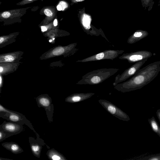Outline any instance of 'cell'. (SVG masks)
I'll use <instances>...</instances> for the list:
<instances>
[{
    "label": "cell",
    "mask_w": 160,
    "mask_h": 160,
    "mask_svg": "<svg viewBox=\"0 0 160 160\" xmlns=\"http://www.w3.org/2000/svg\"><path fill=\"white\" fill-rule=\"evenodd\" d=\"M72 99L73 101L77 102L80 100L81 98L79 96H75L72 98Z\"/></svg>",
    "instance_id": "obj_23"
},
{
    "label": "cell",
    "mask_w": 160,
    "mask_h": 160,
    "mask_svg": "<svg viewBox=\"0 0 160 160\" xmlns=\"http://www.w3.org/2000/svg\"><path fill=\"white\" fill-rule=\"evenodd\" d=\"M1 118L22 125L25 123V118L24 116L20 112L13 111L7 112Z\"/></svg>",
    "instance_id": "obj_9"
},
{
    "label": "cell",
    "mask_w": 160,
    "mask_h": 160,
    "mask_svg": "<svg viewBox=\"0 0 160 160\" xmlns=\"http://www.w3.org/2000/svg\"><path fill=\"white\" fill-rule=\"evenodd\" d=\"M38 0H22L21 1L16 3L18 6H23Z\"/></svg>",
    "instance_id": "obj_19"
},
{
    "label": "cell",
    "mask_w": 160,
    "mask_h": 160,
    "mask_svg": "<svg viewBox=\"0 0 160 160\" xmlns=\"http://www.w3.org/2000/svg\"><path fill=\"white\" fill-rule=\"evenodd\" d=\"M141 159L143 160H160V153H158L157 154L147 156Z\"/></svg>",
    "instance_id": "obj_17"
},
{
    "label": "cell",
    "mask_w": 160,
    "mask_h": 160,
    "mask_svg": "<svg viewBox=\"0 0 160 160\" xmlns=\"http://www.w3.org/2000/svg\"><path fill=\"white\" fill-rule=\"evenodd\" d=\"M0 160H13L12 159H10L6 158H4L0 157Z\"/></svg>",
    "instance_id": "obj_29"
},
{
    "label": "cell",
    "mask_w": 160,
    "mask_h": 160,
    "mask_svg": "<svg viewBox=\"0 0 160 160\" xmlns=\"http://www.w3.org/2000/svg\"><path fill=\"white\" fill-rule=\"evenodd\" d=\"M64 48L61 47L56 48L52 51V54L55 56L59 55L62 54L64 52Z\"/></svg>",
    "instance_id": "obj_18"
},
{
    "label": "cell",
    "mask_w": 160,
    "mask_h": 160,
    "mask_svg": "<svg viewBox=\"0 0 160 160\" xmlns=\"http://www.w3.org/2000/svg\"><path fill=\"white\" fill-rule=\"evenodd\" d=\"M58 24V20L56 18H55L53 21V24L54 26H56Z\"/></svg>",
    "instance_id": "obj_27"
},
{
    "label": "cell",
    "mask_w": 160,
    "mask_h": 160,
    "mask_svg": "<svg viewBox=\"0 0 160 160\" xmlns=\"http://www.w3.org/2000/svg\"><path fill=\"white\" fill-rule=\"evenodd\" d=\"M1 3H2V2L0 1V6L1 5Z\"/></svg>",
    "instance_id": "obj_30"
},
{
    "label": "cell",
    "mask_w": 160,
    "mask_h": 160,
    "mask_svg": "<svg viewBox=\"0 0 160 160\" xmlns=\"http://www.w3.org/2000/svg\"><path fill=\"white\" fill-rule=\"evenodd\" d=\"M124 52V51L122 50H106L97 54L95 55L93 59L95 60H100L103 59L113 60Z\"/></svg>",
    "instance_id": "obj_10"
},
{
    "label": "cell",
    "mask_w": 160,
    "mask_h": 160,
    "mask_svg": "<svg viewBox=\"0 0 160 160\" xmlns=\"http://www.w3.org/2000/svg\"></svg>",
    "instance_id": "obj_32"
},
{
    "label": "cell",
    "mask_w": 160,
    "mask_h": 160,
    "mask_svg": "<svg viewBox=\"0 0 160 160\" xmlns=\"http://www.w3.org/2000/svg\"><path fill=\"white\" fill-rule=\"evenodd\" d=\"M160 62L151 63L139 69L127 81L118 83L114 88L124 93L140 89L152 81L158 75L160 70Z\"/></svg>",
    "instance_id": "obj_1"
},
{
    "label": "cell",
    "mask_w": 160,
    "mask_h": 160,
    "mask_svg": "<svg viewBox=\"0 0 160 160\" xmlns=\"http://www.w3.org/2000/svg\"><path fill=\"white\" fill-rule=\"evenodd\" d=\"M148 35V33L146 31L136 32L132 36L130 37L128 40V42L130 43H134L146 37Z\"/></svg>",
    "instance_id": "obj_14"
},
{
    "label": "cell",
    "mask_w": 160,
    "mask_h": 160,
    "mask_svg": "<svg viewBox=\"0 0 160 160\" xmlns=\"http://www.w3.org/2000/svg\"><path fill=\"white\" fill-rule=\"evenodd\" d=\"M156 115L159 121L160 122V109L157 110L156 112Z\"/></svg>",
    "instance_id": "obj_24"
},
{
    "label": "cell",
    "mask_w": 160,
    "mask_h": 160,
    "mask_svg": "<svg viewBox=\"0 0 160 160\" xmlns=\"http://www.w3.org/2000/svg\"><path fill=\"white\" fill-rule=\"evenodd\" d=\"M19 33L17 32L0 36V48L15 42Z\"/></svg>",
    "instance_id": "obj_11"
},
{
    "label": "cell",
    "mask_w": 160,
    "mask_h": 160,
    "mask_svg": "<svg viewBox=\"0 0 160 160\" xmlns=\"http://www.w3.org/2000/svg\"><path fill=\"white\" fill-rule=\"evenodd\" d=\"M49 42H52V40H49Z\"/></svg>",
    "instance_id": "obj_31"
},
{
    "label": "cell",
    "mask_w": 160,
    "mask_h": 160,
    "mask_svg": "<svg viewBox=\"0 0 160 160\" xmlns=\"http://www.w3.org/2000/svg\"><path fill=\"white\" fill-rule=\"evenodd\" d=\"M152 55L150 52L139 51L124 54L120 57L119 58L121 59L126 60L129 63H133L146 58H148Z\"/></svg>",
    "instance_id": "obj_6"
},
{
    "label": "cell",
    "mask_w": 160,
    "mask_h": 160,
    "mask_svg": "<svg viewBox=\"0 0 160 160\" xmlns=\"http://www.w3.org/2000/svg\"><path fill=\"white\" fill-rule=\"evenodd\" d=\"M41 29L42 32H45L47 30V29L46 28V26H43L41 27Z\"/></svg>",
    "instance_id": "obj_28"
},
{
    "label": "cell",
    "mask_w": 160,
    "mask_h": 160,
    "mask_svg": "<svg viewBox=\"0 0 160 160\" xmlns=\"http://www.w3.org/2000/svg\"><path fill=\"white\" fill-rule=\"evenodd\" d=\"M1 145L4 148L14 154H19L23 151L19 145L15 142H6L2 143Z\"/></svg>",
    "instance_id": "obj_13"
},
{
    "label": "cell",
    "mask_w": 160,
    "mask_h": 160,
    "mask_svg": "<svg viewBox=\"0 0 160 160\" xmlns=\"http://www.w3.org/2000/svg\"><path fill=\"white\" fill-rule=\"evenodd\" d=\"M52 158L54 160H59L60 159V158L56 155H54L52 157Z\"/></svg>",
    "instance_id": "obj_25"
},
{
    "label": "cell",
    "mask_w": 160,
    "mask_h": 160,
    "mask_svg": "<svg viewBox=\"0 0 160 160\" xmlns=\"http://www.w3.org/2000/svg\"><path fill=\"white\" fill-rule=\"evenodd\" d=\"M31 148L32 151L35 153V152L38 151L39 149V147L38 145H32Z\"/></svg>",
    "instance_id": "obj_22"
},
{
    "label": "cell",
    "mask_w": 160,
    "mask_h": 160,
    "mask_svg": "<svg viewBox=\"0 0 160 160\" xmlns=\"http://www.w3.org/2000/svg\"><path fill=\"white\" fill-rule=\"evenodd\" d=\"M146 58L138 61L131 66L126 69L121 74L117 75L115 78V80L113 83L114 86L119 83L126 80L133 75L138 71L144 63L147 60Z\"/></svg>",
    "instance_id": "obj_4"
},
{
    "label": "cell",
    "mask_w": 160,
    "mask_h": 160,
    "mask_svg": "<svg viewBox=\"0 0 160 160\" xmlns=\"http://www.w3.org/2000/svg\"><path fill=\"white\" fill-rule=\"evenodd\" d=\"M30 7L6 10L0 12V22H3V25H10L15 23H20L21 18Z\"/></svg>",
    "instance_id": "obj_2"
},
{
    "label": "cell",
    "mask_w": 160,
    "mask_h": 160,
    "mask_svg": "<svg viewBox=\"0 0 160 160\" xmlns=\"http://www.w3.org/2000/svg\"><path fill=\"white\" fill-rule=\"evenodd\" d=\"M98 102L101 106L112 115L123 121L128 122L130 121L129 116L111 102L103 99L99 100Z\"/></svg>",
    "instance_id": "obj_3"
},
{
    "label": "cell",
    "mask_w": 160,
    "mask_h": 160,
    "mask_svg": "<svg viewBox=\"0 0 160 160\" xmlns=\"http://www.w3.org/2000/svg\"><path fill=\"white\" fill-rule=\"evenodd\" d=\"M0 129L6 135V138L21 132L23 130L22 125L12 121H4L0 125Z\"/></svg>",
    "instance_id": "obj_5"
},
{
    "label": "cell",
    "mask_w": 160,
    "mask_h": 160,
    "mask_svg": "<svg viewBox=\"0 0 160 160\" xmlns=\"http://www.w3.org/2000/svg\"><path fill=\"white\" fill-rule=\"evenodd\" d=\"M148 120L152 131L160 137V127L155 118L152 117Z\"/></svg>",
    "instance_id": "obj_15"
},
{
    "label": "cell",
    "mask_w": 160,
    "mask_h": 160,
    "mask_svg": "<svg viewBox=\"0 0 160 160\" xmlns=\"http://www.w3.org/2000/svg\"><path fill=\"white\" fill-rule=\"evenodd\" d=\"M39 102L41 104L45 106H48L49 104V102L48 100L45 98H41L39 100Z\"/></svg>",
    "instance_id": "obj_20"
},
{
    "label": "cell",
    "mask_w": 160,
    "mask_h": 160,
    "mask_svg": "<svg viewBox=\"0 0 160 160\" xmlns=\"http://www.w3.org/2000/svg\"><path fill=\"white\" fill-rule=\"evenodd\" d=\"M21 63V62L0 63V75L6 76L16 71Z\"/></svg>",
    "instance_id": "obj_8"
},
{
    "label": "cell",
    "mask_w": 160,
    "mask_h": 160,
    "mask_svg": "<svg viewBox=\"0 0 160 160\" xmlns=\"http://www.w3.org/2000/svg\"><path fill=\"white\" fill-rule=\"evenodd\" d=\"M69 4L64 1H61L59 2L57 6V9L58 11H64L69 7Z\"/></svg>",
    "instance_id": "obj_16"
},
{
    "label": "cell",
    "mask_w": 160,
    "mask_h": 160,
    "mask_svg": "<svg viewBox=\"0 0 160 160\" xmlns=\"http://www.w3.org/2000/svg\"><path fill=\"white\" fill-rule=\"evenodd\" d=\"M41 14L46 16L44 20L43 24L45 25L51 21L54 18L56 12L55 8L53 6H47L43 7L40 11Z\"/></svg>",
    "instance_id": "obj_12"
},
{
    "label": "cell",
    "mask_w": 160,
    "mask_h": 160,
    "mask_svg": "<svg viewBox=\"0 0 160 160\" xmlns=\"http://www.w3.org/2000/svg\"><path fill=\"white\" fill-rule=\"evenodd\" d=\"M23 53L22 51H18L0 54V63L19 62Z\"/></svg>",
    "instance_id": "obj_7"
},
{
    "label": "cell",
    "mask_w": 160,
    "mask_h": 160,
    "mask_svg": "<svg viewBox=\"0 0 160 160\" xmlns=\"http://www.w3.org/2000/svg\"><path fill=\"white\" fill-rule=\"evenodd\" d=\"M6 138V134L0 129V142H1Z\"/></svg>",
    "instance_id": "obj_21"
},
{
    "label": "cell",
    "mask_w": 160,
    "mask_h": 160,
    "mask_svg": "<svg viewBox=\"0 0 160 160\" xmlns=\"http://www.w3.org/2000/svg\"><path fill=\"white\" fill-rule=\"evenodd\" d=\"M73 3H77L78 2L83 1L85 0H70Z\"/></svg>",
    "instance_id": "obj_26"
}]
</instances>
